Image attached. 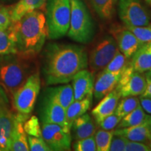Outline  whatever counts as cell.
I'll use <instances>...</instances> for the list:
<instances>
[{"instance_id": "1", "label": "cell", "mask_w": 151, "mask_h": 151, "mask_svg": "<svg viewBox=\"0 0 151 151\" xmlns=\"http://www.w3.org/2000/svg\"><path fill=\"white\" fill-rule=\"evenodd\" d=\"M88 66L86 50L78 45L50 43L43 52L42 73L48 86L68 83Z\"/></svg>"}, {"instance_id": "2", "label": "cell", "mask_w": 151, "mask_h": 151, "mask_svg": "<svg viewBox=\"0 0 151 151\" xmlns=\"http://www.w3.org/2000/svg\"><path fill=\"white\" fill-rule=\"evenodd\" d=\"M13 24L16 54L25 59L35 58L42 50L48 35L45 15L36 10L26 14Z\"/></svg>"}, {"instance_id": "3", "label": "cell", "mask_w": 151, "mask_h": 151, "mask_svg": "<svg viewBox=\"0 0 151 151\" xmlns=\"http://www.w3.org/2000/svg\"><path fill=\"white\" fill-rule=\"evenodd\" d=\"M28 60L16 53L0 57V83L12 95L33 73Z\"/></svg>"}, {"instance_id": "4", "label": "cell", "mask_w": 151, "mask_h": 151, "mask_svg": "<svg viewBox=\"0 0 151 151\" xmlns=\"http://www.w3.org/2000/svg\"><path fill=\"white\" fill-rule=\"evenodd\" d=\"M71 16L68 37L80 43H90L94 35V27L89 11L83 0H70Z\"/></svg>"}, {"instance_id": "5", "label": "cell", "mask_w": 151, "mask_h": 151, "mask_svg": "<svg viewBox=\"0 0 151 151\" xmlns=\"http://www.w3.org/2000/svg\"><path fill=\"white\" fill-rule=\"evenodd\" d=\"M46 26L48 37L58 39L65 37L69 28L70 0H46Z\"/></svg>"}, {"instance_id": "6", "label": "cell", "mask_w": 151, "mask_h": 151, "mask_svg": "<svg viewBox=\"0 0 151 151\" xmlns=\"http://www.w3.org/2000/svg\"><path fill=\"white\" fill-rule=\"evenodd\" d=\"M41 79L39 72L29 76L24 83L13 94V104L18 113L29 115L33 111L40 92Z\"/></svg>"}, {"instance_id": "7", "label": "cell", "mask_w": 151, "mask_h": 151, "mask_svg": "<svg viewBox=\"0 0 151 151\" xmlns=\"http://www.w3.org/2000/svg\"><path fill=\"white\" fill-rule=\"evenodd\" d=\"M118 15L124 26H149L150 17L140 0H119Z\"/></svg>"}, {"instance_id": "8", "label": "cell", "mask_w": 151, "mask_h": 151, "mask_svg": "<svg viewBox=\"0 0 151 151\" xmlns=\"http://www.w3.org/2000/svg\"><path fill=\"white\" fill-rule=\"evenodd\" d=\"M119 48L114 38L106 36L96 43L90 53L88 65L93 71L104 69L114 58Z\"/></svg>"}, {"instance_id": "9", "label": "cell", "mask_w": 151, "mask_h": 151, "mask_svg": "<svg viewBox=\"0 0 151 151\" xmlns=\"http://www.w3.org/2000/svg\"><path fill=\"white\" fill-rule=\"evenodd\" d=\"M41 136L50 150H70L72 142L71 129L58 124L43 122Z\"/></svg>"}, {"instance_id": "10", "label": "cell", "mask_w": 151, "mask_h": 151, "mask_svg": "<svg viewBox=\"0 0 151 151\" xmlns=\"http://www.w3.org/2000/svg\"><path fill=\"white\" fill-rule=\"evenodd\" d=\"M146 87V78L143 73L136 71L129 63L122 71L116 88L121 97L141 95Z\"/></svg>"}, {"instance_id": "11", "label": "cell", "mask_w": 151, "mask_h": 151, "mask_svg": "<svg viewBox=\"0 0 151 151\" xmlns=\"http://www.w3.org/2000/svg\"><path fill=\"white\" fill-rule=\"evenodd\" d=\"M15 114L9 109L5 94L0 99V149L10 150L11 137L14 125Z\"/></svg>"}, {"instance_id": "12", "label": "cell", "mask_w": 151, "mask_h": 151, "mask_svg": "<svg viewBox=\"0 0 151 151\" xmlns=\"http://www.w3.org/2000/svg\"><path fill=\"white\" fill-rule=\"evenodd\" d=\"M110 32L116 41L119 50L127 59L131 58L138 49L144 44L138 40L135 35L125 26H114Z\"/></svg>"}, {"instance_id": "13", "label": "cell", "mask_w": 151, "mask_h": 151, "mask_svg": "<svg viewBox=\"0 0 151 151\" xmlns=\"http://www.w3.org/2000/svg\"><path fill=\"white\" fill-rule=\"evenodd\" d=\"M41 119L43 122L58 124L69 129L66 120V109L48 94L43 104Z\"/></svg>"}, {"instance_id": "14", "label": "cell", "mask_w": 151, "mask_h": 151, "mask_svg": "<svg viewBox=\"0 0 151 151\" xmlns=\"http://www.w3.org/2000/svg\"><path fill=\"white\" fill-rule=\"evenodd\" d=\"M72 88L74 100H80L88 96H92L94 77L91 71L87 69L79 71L72 79Z\"/></svg>"}, {"instance_id": "15", "label": "cell", "mask_w": 151, "mask_h": 151, "mask_svg": "<svg viewBox=\"0 0 151 151\" xmlns=\"http://www.w3.org/2000/svg\"><path fill=\"white\" fill-rule=\"evenodd\" d=\"M29 115H24L18 113L15 114L14 125L11 137V151H28L29 150L27 136L24 131L23 124L29 118Z\"/></svg>"}, {"instance_id": "16", "label": "cell", "mask_w": 151, "mask_h": 151, "mask_svg": "<svg viewBox=\"0 0 151 151\" xmlns=\"http://www.w3.org/2000/svg\"><path fill=\"white\" fill-rule=\"evenodd\" d=\"M120 97V92L116 87L114 90L100 100V102L92 111V116L97 124L115 113Z\"/></svg>"}, {"instance_id": "17", "label": "cell", "mask_w": 151, "mask_h": 151, "mask_svg": "<svg viewBox=\"0 0 151 151\" xmlns=\"http://www.w3.org/2000/svg\"><path fill=\"white\" fill-rule=\"evenodd\" d=\"M121 73H113L103 71L94 82L93 94L97 101L101 100L107 94L116 88Z\"/></svg>"}, {"instance_id": "18", "label": "cell", "mask_w": 151, "mask_h": 151, "mask_svg": "<svg viewBox=\"0 0 151 151\" xmlns=\"http://www.w3.org/2000/svg\"><path fill=\"white\" fill-rule=\"evenodd\" d=\"M96 132V124L91 116L85 113L73 122L71 134L75 140L94 136Z\"/></svg>"}, {"instance_id": "19", "label": "cell", "mask_w": 151, "mask_h": 151, "mask_svg": "<svg viewBox=\"0 0 151 151\" xmlns=\"http://www.w3.org/2000/svg\"><path fill=\"white\" fill-rule=\"evenodd\" d=\"M113 134L122 136L129 141L149 143L151 141V135L147 121L139 125L129 127L117 128Z\"/></svg>"}, {"instance_id": "20", "label": "cell", "mask_w": 151, "mask_h": 151, "mask_svg": "<svg viewBox=\"0 0 151 151\" xmlns=\"http://www.w3.org/2000/svg\"><path fill=\"white\" fill-rule=\"evenodd\" d=\"M129 64L138 72L145 73L151 70V51L148 48V43L143 44L134 52Z\"/></svg>"}, {"instance_id": "21", "label": "cell", "mask_w": 151, "mask_h": 151, "mask_svg": "<svg viewBox=\"0 0 151 151\" xmlns=\"http://www.w3.org/2000/svg\"><path fill=\"white\" fill-rule=\"evenodd\" d=\"M92 96H88L83 99L74 100L66 109V120L71 129L73 122L76 118L86 113L92 104Z\"/></svg>"}, {"instance_id": "22", "label": "cell", "mask_w": 151, "mask_h": 151, "mask_svg": "<svg viewBox=\"0 0 151 151\" xmlns=\"http://www.w3.org/2000/svg\"><path fill=\"white\" fill-rule=\"evenodd\" d=\"M46 1V0H20L11 9V21L16 22L27 13L41 9Z\"/></svg>"}, {"instance_id": "23", "label": "cell", "mask_w": 151, "mask_h": 151, "mask_svg": "<svg viewBox=\"0 0 151 151\" xmlns=\"http://www.w3.org/2000/svg\"><path fill=\"white\" fill-rule=\"evenodd\" d=\"M47 94L53 97L65 109L74 101L72 86L69 84V83L62 86L49 88Z\"/></svg>"}, {"instance_id": "24", "label": "cell", "mask_w": 151, "mask_h": 151, "mask_svg": "<svg viewBox=\"0 0 151 151\" xmlns=\"http://www.w3.org/2000/svg\"><path fill=\"white\" fill-rule=\"evenodd\" d=\"M16 53V35L13 22L8 27L0 29V57Z\"/></svg>"}, {"instance_id": "25", "label": "cell", "mask_w": 151, "mask_h": 151, "mask_svg": "<svg viewBox=\"0 0 151 151\" xmlns=\"http://www.w3.org/2000/svg\"><path fill=\"white\" fill-rule=\"evenodd\" d=\"M92 8L101 20H109L116 11L118 0H90Z\"/></svg>"}, {"instance_id": "26", "label": "cell", "mask_w": 151, "mask_h": 151, "mask_svg": "<svg viewBox=\"0 0 151 151\" xmlns=\"http://www.w3.org/2000/svg\"><path fill=\"white\" fill-rule=\"evenodd\" d=\"M147 115L141 104L131 112L124 116L119 122L117 128L129 127L139 125L146 122Z\"/></svg>"}, {"instance_id": "27", "label": "cell", "mask_w": 151, "mask_h": 151, "mask_svg": "<svg viewBox=\"0 0 151 151\" xmlns=\"http://www.w3.org/2000/svg\"><path fill=\"white\" fill-rule=\"evenodd\" d=\"M139 104V99L136 96L122 97V99L118 101L115 113L122 118L131 111L134 110Z\"/></svg>"}, {"instance_id": "28", "label": "cell", "mask_w": 151, "mask_h": 151, "mask_svg": "<svg viewBox=\"0 0 151 151\" xmlns=\"http://www.w3.org/2000/svg\"><path fill=\"white\" fill-rule=\"evenodd\" d=\"M113 131L100 129L94 134L97 151H109L111 141L113 136Z\"/></svg>"}, {"instance_id": "29", "label": "cell", "mask_w": 151, "mask_h": 151, "mask_svg": "<svg viewBox=\"0 0 151 151\" xmlns=\"http://www.w3.org/2000/svg\"><path fill=\"white\" fill-rule=\"evenodd\" d=\"M127 58L119 50L103 71L113 73H121L127 65Z\"/></svg>"}, {"instance_id": "30", "label": "cell", "mask_w": 151, "mask_h": 151, "mask_svg": "<svg viewBox=\"0 0 151 151\" xmlns=\"http://www.w3.org/2000/svg\"><path fill=\"white\" fill-rule=\"evenodd\" d=\"M23 127L27 135L36 137H42L41 127L39 119L37 116H32L30 118H28L27 120H26L24 122Z\"/></svg>"}, {"instance_id": "31", "label": "cell", "mask_w": 151, "mask_h": 151, "mask_svg": "<svg viewBox=\"0 0 151 151\" xmlns=\"http://www.w3.org/2000/svg\"><path fill=\"white\" fill-rule=\"evenodd\" d=\"M130 30L137 39L142 43L151 42V27L150 26H140V27H132L125 26Z\"/></svg>"}, {"instance_id": "32", "label": "cell", "mask_w": 151, "mask_h": 151, "mask_svg": "<svg viewBox=\"0 0 151 151\" xmlns=\"http://www.w3.org/2000/svg\"><path fill=\"white\" fill-rule=\"evenodd\" d=\"M73 149L75 151H96L97 146L94 136L76 140L73 143Z\"/></svg>"}, {"instance_id": "33", "label": "cell", "mask_w": 151, "mask_h": 151, "mask_svg": "<svg viewBox=\"0 0 151 151\" xmlns=\"http://www.w3.org/2000/svg\"><path fill=\"white\" fill-rule=\"evenodd\" d=\"M28 144L29 150L31 151H50L46 141L43 140L42 137H36L32 136H27Z\"/></svg>"}, {"instance_id": "34", "label": "cell", "mask_w": 151, "mask_h": 151, "mask_svg": "<svg viewBox=\"0 0 151 151\" xmlns=\"http://www.w3.org/2000/svg\"><path fill=\"white\" fill-rule=\"evenodd\" d=\"M121 118L116 115V113H113V114L110 116H107L102 121H101L99 124V127L100 129H102L104 130H108V131H112L117 127L119 122L121 120Z\"/></svg>"}, {"instance_id": "35", "label": "cell", "mask_w": 151, "mask_h": 151, "mask_svg": "<svg viewBox=\"0 0 151 151\" xmlns=\"http://www.w3.org/2000/svg\"><path fill=\"white\" fill-rule=\"evenodd\" d=\"M127 139L120 135L113 134L109 150L111 151H124Z\"/></svg>"}, {"instance_id": "36", "label": "cell", "mask_w": 151, "mask_h": 151, "mask_svg": "<svg viewBox=\"0 0 151 151\" xmlns=\"http://www.w3.org/2000/svg\"><path fill=\"white\" fill-rule=\"evenodd\" d=\"M148 144L146 143L127 140L124 151H150Z\"/></svg>"}, {"instance_id": "37", "label": "cell", "mask_w": 151, "mask_h": 151, "mask_svg": "<svg viewBox=\"0 0 151 151\" xmlns=\"http://www.w3.org/2000/svg\"><path fill=\"white\" fill-rule=\"evenodd\" d=\"M11 9L4 7L0 10V29L8 27L12 23L11 18Z\"/></svg>"}, {"instance_id": "38", "label": "cell", "mask_w": 151, "mask_h": 151, "mask_svg": "<svg viewBox=\"0 0 151 151\" xmlns=\"http://www.w3.org/2000/svg\"><path fill=\"white\" fill-rule=\"evenodd\" d=\"M139 101L145 112L151 115V97H140Z\"/></svg>"}, {"instance_id": "39", "label": "cell", "mask_w": 151, "mask_h": 151, "mask_svg": "<svg viewBox=\"0 0 151 151\" xmlns=\"http://www.w3.org/2000/svg\"><path fill=\"white\" fill-rule=\"evenodd\" d=\"M146 87L140 97H151V78L146 77Z\"/></svg>"}, {"instance_id": "40", "label": "cell", "mask_w": 151, "mask_h": 151, "mask_svg": "<svg viewBox=\"0 0 151 151\" xmlns=\"http://www.w3.org/2000/svg\"><path fill=\"white\" fill-rule=\"evenodd\" d=\"M146 121H147V123L148 124L149 129H150V135H151V115H147Z\"/></svg>"}, {"instance_id": "41", "label": "cell", "mask_w": 151, "mask_h": 151, "mask_svg": "<svg viewBox=\"0 0 151 151\" xmlns=\"http://www.w3.org/2000/svg\"><path fill=\"white\" fill-rule=\"evenodd\" d=\"M145 76H146V77H148V78H151V70L147 71V72L145 73Z\"/></svg>"}, {"instance_id": "42", "label": "cell", "mask_w": 151, "mask_h": 151, "mask_svg": "<svg viewBox=\"0 0 151 151\" xmlns=\"http://www.w3.org/2000/svg\"><path fill=\"white\" fill-rule=\"evenodd\" d=\"M3 93H4V92L2 91V89H1V88L0 87V99H1V96H2Z\"/></svg>"}, {"instance_id": "43", "label": "cell", "mask_w": 151, "mask_h": 151, "mask_svg": "<svg viewBox=\"0 0 151 151\" xmlns=\"http://www.w3.org/2000/svg\"><path fill=\"white\" fill-rule=\"evenodd\" d=\"M146 2L148 3L149 5L151 6V0H146Z\"/></svg>"}, {"instance_id": "44", "label": "cell", "mask_w": 151, "mask_h": 151, "mask_svg": "<svg viewBox=\"0 0 151 151\" xmlns=\"http://www.w3.org/2000/svg\"><path fill=\"white\" fill-rule=\"evenodd\" d=\"M148 48H149V50L151 51V42L148 43Z\"/></svg>"}, {"instance_id": "45", "label": "cell", "mask_w": 151, "mask_h": 151, "mask_svg": "<svg viewBox=\"0 0 151 151\" xmlns=\"http://www.w3.org/2000/svg\"><path fill=\"white\" fill-rule=\"evenodd\" d=\"M4 8V6H3V5H1V4H0V10H1V9H3Z\"/></svg>"}, {"instance_id": "46", "label": "cell", "mask_w": 151, "mask_h": 151, "mask_svg": "<svg viewBox=\"0 0 151 151\" xmlns=\"http://www.w3.org/2000/svg\"><path fill=\"white\" fill-rule=\"evenodd\" d=\"M148 145H149V146H150V149H151V141H150V142L148 143Z\"/></svg>"}, {"instance_id": "47", "label": "cell", "mask_w": 151, "mask_h": 151, "mask_svg": "<svg viewBox=\"0 0 151 151\" xmlns=\"http://www.w3.org/2000/svg\"><path fill=\"white\" fill-rule=\"evenodd\" d=\"M0 151H1V149H0Z\"/></svg>"}]
</instances>
